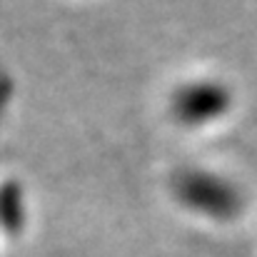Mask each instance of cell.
Listing matches in <instances>:
<instances>
[{
  "mask_svg": "<svg viewBox=\"0 0 257 257\" xmlns=\"http://www.w3.org/2000/svg\"><path fill=\"white\" fill-rule=\"evenodd\" d=\"M227 107V92L217 85H192L175 95V115L185 122H200Z\"/></svg>",
  "mask_w": 257,
  "mask_h": 257,
  "instance_id": "7a4b0ae2",
  "label": "cell"
},
{
  "mask_svg": "<svg viewBox=\"0 0 257 257\" xmlns=\"http://www.w3.org/2000/svg\"><path fill=\"white\" fill-rule=\"evenodd\" d=\"M0 215H3V222L5 225H15L20 220V200H18V190L15 187H5L0 190Z\"/></svg>",
  "mask_w": 257,
  "mask_h": 257,
  "instance_id": "3957f363",
  "label": "cell"
},
{
  "mask_svg": "<svg viewBox=\"0 0 257 257\" xmlns=\"http://www.w3.org/2000/svg\"><path fill=\"white\" fill-rule=\"evenodd\" d=\"M177 192L187 205L205 210L210 215H230L237 210L235 190L230 185L220 182L217 177H210V175H200V172L185 175L177 185Z\"/></svg>",
  "mask_w": 257,
  "mask_h": 257,
  "instance_id": "6da1fadb",
  "label": "cell"
}]
</instances>
